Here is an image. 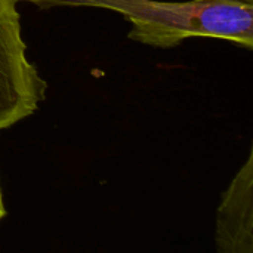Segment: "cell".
Masks as SVG:
<instances>
[{
  "instance_id": "1",
  "label": "cell",
  "mask_w": 253,
  "mask_h": 253,
  "mask_svg": "<svg viewBox=\"0 0 253 253\" xmlns=\"http://www.w3.org/2000/svg\"><path fill=\"white\" fill-rule=\"evenodd\" d=\"M42 9L92 6L116 10L132 24L129 39L175 47L190 37H215L253 47V0H22Z\"/></svg>"
},
{
  "instance_id": "2",
  "label": "cell",
  "mask_w": 253,
  "mask_h": 253,
  "mask_svg": "<svg viewBox=\"0 0 253 253\" xmlns=\"http://www.w3.org/2000/svg\"><path fill=\"white\" fill-rule=\"evenodd\" d=\"M19 1L0 0V130L31 116L44 99L47 87L27 58Z\"/></svg>"
},
{
  "instance_id": "3",
  "label": "cell",
  "mask_w": 253,
  "mask_h": 253,
  "mask_svg": "<svg viewBox=\"0 0 253 253\" xmlns=\"http://www.w3.org/2000/svg\"><path fill=\"white\" fill-rule=\"evenodd\" d=\"M215 245L219 253H253V154L224 191L216 211Z\"/></svg>"
},
{
  "instance_id": "4",
  "label": "cell",
  "mask_w": 253,
  "mask_h": 253,
  "mask_svg": "<svg viewBox=\"0 0 253 253\" xmlns=\"http://www.w3.org/2000/svg\"><path fill=\"white\" fill-rule=\"evenodd\" d=\"M6 216V208H4V202H3V194H1V188H0V221Z\"/></svg>"
}]
</instances>
